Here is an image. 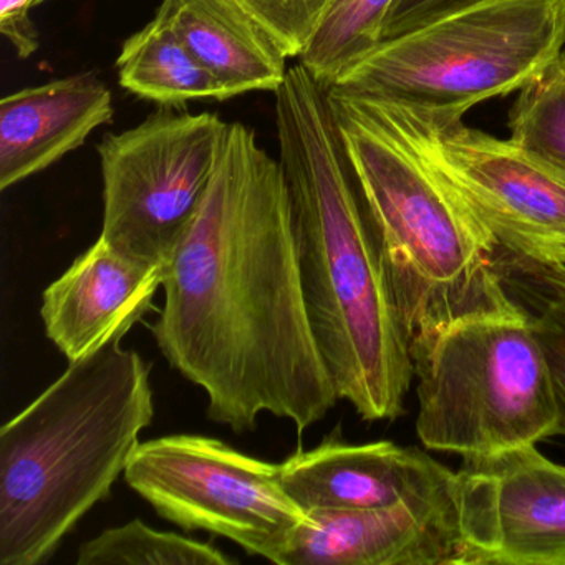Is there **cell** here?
<instances>
[{
    "label": "cell",
    "mask_w": 565,
    "mask_h": 565,
    "mask_svg": "<svg viewBox=\"0 0 565 565\" xmlns=\"http://www.w3.org/2000/svg\"><path fill=\"white\" fill-rule=\"evenodd\" d=\"M163 292L151 333L171 369L204 390L211 422L244 435L269 413L302 435L335 406L303 299L282 168L246 125L227 124Z\"/></svg>",
    "instance_id": "1"
},
{
    "label": "cell",
    "mask_w": 565,
    "mask_h": 565,
    "mask_svg": "<svg viewBox=\"0 0 565 565\" xmlns=\"http://www.w3.org/2000/svg\"><path fill=\"white\" fill-rule=\"evenodd\" d=\"M274 95L279 163L317 345L339 399L360 418H398L413 380L408 327L360 203L329 87L297 64Z\"/></svg>",
    "instance_id": "2"
},
{
    "label": "cell",
    "mask_w": 565,
    "mask_h": 565,
    "mask_svg": "<svg viewBox=\"0 0 565 565\" xmlns=\"http://www.w3.org/2000/svg\"><path fill=\"white\" fill-rule=\"evenodd\" d=\"M121 340L71 362L0 429V565L45 564L153 422L150 365Z\"/></svg>",
    "instance_id": "3"
},
{
    "label": "cell",
    "mask_w": 565,
    "mask_h": 565,
    "mask_svg": "<svg viewBox=\"0 0 565 565\" xmlns=\"http://www.w3.org/2000/svg\"><path fill=\"white\" fill-rule=\"evenodd\" d=\"M329 102L409 340L489 299L502 280L481 221L359 98Z\"/></svg>",
    "instance_id": "4"
},
{
    "label": "cell",
    "mask_w": 565,
    "mask_h": 565,
    "mask_svg": "<svg viewBox=\"0 0 565 565\" xmlns=\"http://www.w3.org/2000/svg\"><path fill=\"white\" fill-rule=\"evenodd\" d=\"M409 352L416 433L426 448L468 458L557 435L544 350L504 284L484 302L415 333Z\"/></svg>",
    "instance_id": "5"
},
{
    "label": "cell",
    "mask_w": 565,
    "mask_h": 565,
    "mask_svg": "<svg viewBox=\"0 0 565 565\" xmlns=\"http://www.w3.org/2000/svg\"><path fill=\"white\" fill-rule=\"evenodd\" d=\"M565 51V0H488L380 42L330 87L465 117L522 90Z\"/></svg>",
    "instance_id": "6"
},
{
    "label": "cell",
    "mask_w": 565,
    "mask_h": 565,
    "mask_svg": "<svg viewBox=\"0 0 565 565\" xmlns=\"http://www.w3.org/2000/svg\"><path fill=\"white\" fill-rule=\"evenodd\" d=\"M356 98L471 210L499 249L565 273L564 174L462 117Z\"/></svg>",
    "instance_id": "7"
},
{
    "label": "cell",
    "mask_w": 565,
    "mask_h": 565,
    "mask_svg": "<svg viewBox=\"0 0 565 565\" xmlns=\"http://www.w3.org/2000/svg\"><path fill=\"white\" fill-rule=\"evenodd\" d=\"M124 476L167 521L230 539L274 564L284 565L307 521L280 482L279 465L210 436L170 435L140 443Z\"/></svg>",
    "instance_id": "8"
},
{
    "label": "cell",
    "mask_w": 565,
    "mask_h": 565,
    "mask_svg": "<svg viewBox=\"0 0 565 565\" xmlns=\"http://www.w3.org/2000/svg\"><path fill=\"white\" fill-rule=\"evenodd\" d=\"M227 121L163 107L98 145L102 239L124 256L167 267L203 203Z\"/></svg>",
    "instance_id": "9"
},
{
    "label": "cell",
    "mask_w": 565,
    "mask_h": 565,
    "mask_svg": "<svg viewBox=\"0 0 565 565\" xmlns=\"http://www.w3.org/2000/svg\"><path fill=\"white\" fill-rule=\"evenodd\" d=\"M462 565H565V466L535 445L456 471Z\"/></svg>",
    "instance_id": "10"
},
{
    "label": "cell",
    "mask_w": 565,
    "mask_h": 565,
    "mask_svg": "<svg viewBox=\"0 0 565 565\" xmlns=\"http://www.w3.org/2000/svg\"><path fill=\"white\" fill-rule=\"evenodd\" d=\"M280 482L303 512L360 511L452 494L458 475L416 448L352 445L330 433L280 462Z\"/></svg>",
    "instance_id": "11"
},
{
    "label": "cell",
    "mask_w": 565,
    "mask_h": 565,
    "mask_svg": "<svg viewBox=\"0 0 565 565\" xmlns=\"http://www.w3.org/2000/svg\"><path fill=\"white\" fill-rule=\"evenodd\" d=\"M284 565H462L456 491L386 508L307 512Z\"/></svg>",
    "instance_id": "12"
},
{
    "label": "cell",
    "mask_w": 565,
    "mask_h": 565,
    "mask_svg": "<svg viewBox=\"0 0 565 565\" xmlns=\"http://www.w3.org/2000/svg\"><path fill=\"white\" fill-rule=\"evenodd\" d=\"M164 267L131 259L102 237L42 294L45 333L68 362L124 339L154 309Z\"/></svg>",
    "instance_id": "13"
},
{
    "label": "cell",
    "mask_w": 565,
    "mask_h": 565,
    "mask_svg": "<svg viewBox=\"0 0 565 565\" xmlns=\"http://www.w3.org/2000/svg\"><path fill=\"white\" fill-rule=\"evenodd\" d=\"M111 118L110 88L94 74L8 95L0 102V190L47 170Z\"/></svg>",
    "instance_id": "14"
},
{
    "label": "cell",
    "mask_w": 565,
    "mask_h": 565,
    "mask_svg": "<svg viewBox=\"0 0 565 565\" xmlns=\"http://www.w3.org/2000/svg\"><path fill=\"white\" fill-rule=\"evenodd\" d=\"M157 15L220 82L226 100L276 92L289 72L279 44L237 0H163Z\"/></svg>",
    "instance_id": "15"
},
{
    "label": "cell",
    "mask_w": 565,
    "mask_h": 565,
    "mask_svg": "<svg viewBox=\"0 0 565 565\" xmlns=\"http://www.w3.org/2000/svg\"><path fill=\"white\" fill-rule=\"evenodd\" d=\"M117 67L121 87L161 107L206 98L226 100L220 82L158 15L125 41Z\"/></svg>",
    "instance_id": "16"
},
{
    "label": "cell",
    "mask_w": 565,
    "mask_h": 565,
    "mask_svg": "<svg viewBox=\"0 0 565 565\" xmlns=\"http://www.w3.org/2000/svg\"><path fill=\"white\" fill-rule=\"evenodd\" d=\"M495 269L509 296L531 317L551 370L557 435L565 436V273L512 256L499 247Z\"/></svg>",
    "instance_id": "17"
},
{
    "label": "cell",
    "mask_w": 565,
    "mask_h": 565,
    "mask_svg": "<svg viewBox=\"0 0 565 565\" xmlns=\"http://www.w3.org/2000/svg\"><path fill=\"white\" fill-rule=\"evenodd\" d=\"M393 0H333L299 64L330 87L347 68L380 44L382 24Z\"/></svg>",
    "instance_id": "18"
},
{
    "label": "cell",
    "mask_w": 565,
    "mask_h": 565,
    "mask_svg": "<svg viewBox=\"0 0 565 565\" xmlns=\"http://www.w3.org/2000/svg\"><path fill=\"white\" fill-rule=\"evenodd\" d=\"M78 565H231L236 558L211 542L158 531L140 519L105 529L78 548Z\"/></svg>",
    "instance_id": "19"
},
{
    "label": "cell",
    "mask_w": 565,
    "mask_h": 565,
    "mask_svg": "<svg viewBox=\"0 0 565 565\" xmlns=\"http://www.w3.org/2000/svg\"><path fill=\"white\" fill-rule=\"evenodd\" d=\"M509 140L565 177V51L519 90Z\"/></svg>",
    "instance_id": "20"
},
{
    "label": "cell",
    "mask_w": 565,
    "mask_h": 565,
    "mask_svg": "<svg viewBox=\"0 0 565 565\" xmlns=\"http://www.w3.org/2000/svg\"><path fill=\"white\" fill-rule=\"evenodd\" d=\"M279 44L287 58H299L333 0H237Z\"/></svg>",
    "instance_id": "21"
},
{
    "label": "cell",
    "mask_w": 565,
    "mask_h": 565,
    "mask_svg": "<svg viewBox=\"0 0 565 565\" xmlns=\"http://www.w3.org/2000/svg\"><path fill=\"white\" fill-rule=\"evenodd\" d=\"M481 2L488 0H393L382 24L380 42L399 38Z\"/></svg>",
    "instance_id": "22"
},
{
    "label": "cell",
    "mask_w": 565,
    "mask_h": 565,
    "mask_svg": "<svg viewBox=\"0 0 565 565\" xmlns=\"http://www.w3.org/2000/svg\"><path fill=\"white\" fill-rule=\"evenodd\" d=\"M44 2L47 0H0V32L21 58L31 57L41 47L31 12Z\"/></svg>",
    "instance_id": "23"
}]
</instances>
